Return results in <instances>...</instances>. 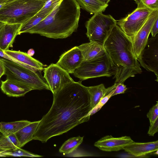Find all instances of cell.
Masks as SVG:
<instances>
[{
	"label": "cell",
	"instance_id": "6da1fadb",
	"mask_svg": "<svg viewBox=\"0 0 158 158\" xmlns=\"http://www.w3.org/2000/svg\"><path fill=\"white\" fill-rule=\"evenodd\" d=\"M81 81H73L53 94L52 105L41 120L33 139L46 143L52 137L67 132L88 121L91 110L89 96Z\"/></svg>",
	"mask_w": 158,
	"mask_h": 158
},
{
	"label": "cell",
	"instance_id": "7a4b0ae2",
	"mask_svg": "<svg viewBox=\"0 0 158 158\" xmlns=\"http://www.w3.org/2000/svg\"><path fill=\"white\" fill-rule=\"evenodd\" d=\"M103 45L115 72V83H124L129 78L142 73L132 40L118 25L114 27Z\"/></svg>",
	"mask_w": 158,
	"mask_h": 158
},
{
	"label": "cell",
	"instance_id": "3957f363",
	"mask_svg": "<svg viewBox=\"0 0 158 158\" xmlns=\"http://www.w3.org/2000/svg\"><path fill=\"white\" fill-rule=\"evenodd\" d=\"M80 13L76 0H62L44 19L27 33L54 39L67 38L77 31Z\"/></svg>",
	"mask_w": 158,
	"mask_h": 158
},
{
	"label": "cell",
	"instance_id": "277c9868",
	"mask_svg": "<svg viewBox=\"0 0 158 158\" xmlns=\"http://www.w3.org/2000/svg\"><path fill=\"white\" fill-rule=\"evenodd\" d=\"M46 2L39 0H10L0 7V21L22 25L39 11Z\"/></svg>",
	"mask_w": 158,
	"mask_h": 158
},
{
	"label": "cell",
	"instance_id": "5b68a950",
	"mask_svg": "<svg viewBox=\"0 0 158 158\" xmlns=\"http://www.w3.org/2000/svg\"><path fill=\"white\" fill-rule=\"evenodd\" d=\"M5 68L6 79H11L30 87L33 90H50L42 71L35 72L18 63L3 58H0Z\"/></svg>",
	"mask_w": 158,
	"mask_h": 158
},
{
	"label": "cell",
	"instance_id": "8992f818",
	"mask_svg": "<svg viewBox=\"0 0 158 158\" xmlns=\"http://www.w3.org/2000/svg\"><path fill=\"white\" fill-rule=\"evenodd\" d=\"M110 15L99 12L94 15L85 24L86 34L89 41L98 43L103 45L117 21Z\"/></svg>",
	"mask_w": 158,
	"mask_h": 158
},
{
	"label": "cell",
	"instance_id": "52a82bcc",
	"mask_svg": "<svg viewBox=\"0 0 158 158\" xmlns=\"http://www.w3.org/2000/svg\"><path fill=\"white\" fill-rule=\"evenodd\" d=\"M73 74L75 77L83 81L102 77H110L114 76L115 72L107 53L96 59L83 61Z\"/></svg>",
	"mask_w": 158,
	"mask_h": 158
},
{
	"label": "cell",
	"instance_id": "ba28073f",
	"mask_svg": "<svg viewBox=\"0 0 158 158\" xmlns=\"http://www.w3.org/2000/svg\"><path fill=\"white\" fill-rule=\"evenodd\" d=\"M152 10L148 8L137 7L126 17L117 21V25L132 41Z\"/></svg>",
	"mask_w": 158,
	"mask_h": 158
},
{
	"label": "cell",
	"instance_id": "9c48e42d",
	"mask_svg": "<svg viewBox=\"0 0 158 158\" xmlns=\"http://www.w3.org/2000/svg\"><path fill=\"white\" fill-rule=\"evenodd\" d=\"M140 65L153 72L158 80V35L148 39L146 46L137 59Z\"/></svg>",
	"mask_w": 158,
	"mask_h": 158
},
{
	"label": "cell",
	"instance_id": "30bf717a",
	"mask_svg": "<svg viewBox=\"0 0 158 158\" xmlns=\"http://www.w3.org/2000/svg\"><path fill=\"white\" fill-rule=\"evenodd\" d=\"M43 70V77L53 94L65 84L74 81L68 73L56 64H51Z\"/></svg>",
	"mask_w": 158,
	"mask_h": 158
},
{
	"label": "cell",
	"instance_id": "8fae6325",
	"mask_svg": "<svg viewBox=\"0 0 158 158\" xmlns=\"http://www.w3.org/2000/svg\"><path fill=\"white\" fill-rule=\"evenodd\" d=\"M158 18V10H153L132 40L134 51L137 59L146 46L152 27Z\"/></svg>",
	"mask_w": 158,
	"mask_h": 158
},
{
	"label": "cell",
	"instance_id": "7c38bea8",
	"mask_svg": "<svg viewBox=\"0 0 158 158\" xmlns=\"http://www.w3.org/2000/svg\"><path fill=\"white\" fill-rule=\"evenodd\" d=\"M83 61L80 50L75 46L63 53L56 64L69 74H73Z\"/></svg>",
	"mask_w": 158,
	"mask_h": 158
},
{
	"label": "cell",
	"instance_id": "4fadbf2b",
	"mask_svg": "<svg viewBox=\"0 0 158 158\" xmlns=\"http://www.w3.org/2000/svg\"><path fill=\"white\" fill-rule=\"evenodd\" d=\"M134 142L129 136L115 138L108 135L96 142L94 146L103 151H116L123 149L125 147Z\"/></svg>",
	"mask_w": 158,
	"mask_h": 158
},
{
	"label": "cell",
	"instance_id": "5bb4252c",
	"mask_svg": "<svg viewBox=\"0 0 158 158\" xmlns=\"http://www.w3.org/2000/svg\"><path fill=\"white\" fill-rule=\"evenodd\" d=\"M20 24H4L0 28V48L4 51L13 47L16 36L19 35Z\"/></svg>",
	"mask_w": 158,
	"mask_h": 158
},
{
	"label": "cell",
	"instance_id": "9a60e30c",
	"mask_svg": "<svg viewBox=\"0 0 158 158\" xmlns=\"http://www.w3.org/2000/svg\"><path fill=\"white\" fill-rule=\"evenodd\" d=\"M80 50L83 61H89L100 58L107 52L104 45L97 42L90 41L77 46Z\"/></svg>",
	"mask_w": 158,
	"mask_h": 158
},
{
	"label": "cell",
	"instance_id": "2e32d148",
	"mask_svg": "<svg viewBox=\"0 0 158 158\" xmlns=\"http://www.w3.org/2000/svg\"><path fill=\"white\" fill-rule=\"evenodd\" d=\"M4 51L7 54L22 63L26 68L33 71H42L46 66L26 52L9 50Z\"/></svg>",
	"mask_w": 158,
	"mask_h": 158
},
{
	"label": "cell",
	"instance_id": "e0dca14e",
	"mask_svg": "<svg viewBox=\"0 0 158 158\" xmlns=\"http://www.w3.org/2000/svg\"><path fill=\"white\" fill-rule=\"evenodd\" d=\"M2 91L9 97H18L24 96L32 89L18 81L10 79L1 81Z\"/></svg>",
	"mask_w": 158,
	"mask_h": 158
},
{
	"label": "cell",
	"instance_id": "ac0fdd59",
	"mask_svg": "<svg viewBox=\"0 0 158 158\" xmlns=\"http://www.w3.org/2000/svg\"><path fill=\"white\" fill-rule=\"evenodd\" d=\"M123 149L135 157L143 156L158 150V141L143 143L134 142Z\"/></svg>",
	"mask_w": 158,
	"mask_h": 158
},
{
	"label": "cell",
	"instance_id": "d6986e66",
	"mask_svg": "<svg viewBox=\"0 0 158 158\" xmlns=\"http://www.w3.org/2000/svg\"><path fill=\"white\" fill-rule=\"evenodd\" d=\"M40 122V120L31 122L15 134L19 143L20 148L33 140L34 135Z\"/></svg>",
	"mask_w": 158,
	"mask_h": 158
},
{
	"label": "cell",
	"instance_id": "ffe728a7",
	"mask_svg": "<svg viewBox=\"0 0 158 158\" xmlns=\"http://www.w3.org/2000/svg\"><path fill=\"white\" fill-rule=\"evenodd\" d=\"M89 94L91 110L93 109L104 96L110 92V88H106L103 84L86 87Z\"/></svg>",
	"mask_w": 158,
	"mask_h": 158
},
{
	"label": "cell",
	"instance_id": "44dd1931",
	"mask_svg": "<svg viewBox=\"0 0 158 158\" xmlns=\"http://www.w3.org/2000/svg\"><path fill=\"white\" fill-rule=\"evenodd\" d=\"M31 122L22 120L10 122H0V132L2 135L7 136L15 134Z\"/></svg>",
	"mask_w": 158,
	"mask_h": 158
},
{
	"label": "cell",
	"instance_id": "7402d4cb",
	"mask_svg": "<svg viewBox=\"0 0 158 158\" xmlns=\"http://www.w3.org/2000/svg\"><path fill=\"white\" fill-rule=\"evenodd\" d=\"M81 8L91 14L104 11L108 6L98 0H76Z\"/></svg>",
	"mask_w": 158,
	"mask_h": 158
},
{
	"label": "cell",
	"instance_id": "603a6c76",
	"mask_svg": "<svg viewBox=\"0 0 158 158\" xmlns=\"http://www.w3.org/2000/svg\"><path fill=\"white\" fill-rule=\"evenodd\" d=\"M83 137L79 136L71 138L62 144L59 150L60 153L68 155L76 150L83 141Z\"/></svg>",
	"mask_w": 158,
	"mask_h": 158
},
{
	"label": "cell",
	"instance_id": "cb8c5ba5",
	"mask_svg": "<svg viewBox=\"0 0 158 158\" xmlns=\"http://www.w3.org/2000/svg\"><path fill=\"white\" fill-rule=\"evenodd\" d=\"M18 148H20L19 143L15 134L7 136L2 135L0 138V148L10 150Z\"/></svg>",
	"mask_w": 158,
	"mask_h": 158
},
{
	"label": "cell",
	"instance_id": "d4e9b609",
	"mask_svg": "<svg viewBox=\"0 0 158 158\" xmlns=\"http://www.w3.org/2000/svg\"><path fill=\"white\" fill-rule=\"evenodd\" d=\"M49 14H36L25 23L20 25L19 30V35L27 33L28 30L44 19Z\"/></svg>",
	"mask_w": 158,
	"mask_h": 158
},
{
	"label": "cell",
	"instance_id": "484cf974",
	"mask_svg": "<svg viewBox=\"0 0 158 158\" xmlns=\"http://www.w3.org/2000/svg\"><path fill=\"white\" fill-rule=\"evenodd\" d=\"M6 156H27L42 157L43 156L33 153L18 148L15 149L7 150L5 152Z\"/></svg>",
	"mask_w": 158,
	"mask_h": 158
},
{
	"label": "cell",
	"instance_id": "4316f807",
	"mask_svg": "<svg viewBox=\"0 0 158 158\" xmlns=\"http://www.w3.org/2000/svg\"><path fill=\"white\" fill-rule=\"evenodd\" d=\"M62 0H49L46 2L42 8L36 14H49L53 10L56 6Z\"/></svg>",
	"mask_w": 158,
	"mask_h": 158
},
{
	"label": "cell",
	"instance_id": "83f0119b",
	"mask_svg": "<svg viewBox=\"0 0 158 158\" xmlns=\"http://www.w3.org/2000/svg\"><path fill=\"white\" fill-rule=\"evenodd\" d=\"M137 7H146L152 10H158V0H135Z\"/></svg>",
	"mask_w": 158,
	"mask_h": 158
},
{
	"label": "cell",
	"instance_id": "f1b7e54d",
	"mask_svg": "<svg viewBox=\"0 0 158 158\" xmlns=\"http://www.w3.org/2000/svg\"><path fill=\"white\" fill-rule=\"evenodd\" d=\"M149 120L150 125H151L158 118V103H157L150 109L147 114Z\"/></svg>",
	"mask_w": 158,
	"mask_h": 158
},
{
	"label": "cell",
	"instance_id": "f546056e",
	"mask_svg": "<svg viewBox=\"0 0 158 158\" xmlns=\"http://www.w3.org/2000/svg\"><path fill=\"white\" fill-rule=\"evenodd\" d=\"M116 85L114 89L112 96L125 93L127 88L123 83H116Z\"/></svg>",
	"mask_w": 158,
	"mask_h": 158
},
{
	"label": "cell",
	"instance_id": "4dcf8cb0",
	"mask_svg": "<svg viewBox=\"0 0 158 158\" xmlns=\"http://www.w3.org/2000/svg\"><path fill=\"white\" fill-rule=\"evenodd\" d=\"M68 155L71 156L73 157L90 156L93 155L92 154L87 152L80 150H77V149Z\"/></svg>",
	"mask_w": 158,
	"mask_h": 158
},
{
	"label": "cell",
	"instance_id": "1f68e13d",
	"mask_svg": "<svg viewBox=\"0 0 158 158\" xmlns=\"http://www.w3.org/2000/svg\"><path fill=\"white\" fill-rule=\"evenodd\" d=\"M158 131V118L151 125H150L149 129L148 132L149 136H153Z\"/></svg>",
	"mask_w": 158,
	"mask_h": 158
},
{
	"label": "cell",
	"instance_id": "d6a6232c",
	"mask_svg": "<svg viewBox=\"0 0 158 158\" xmlns=\"http://www.w3.org/2000/svg\"><path fill=\"white\" fill-rule=\"evenodd\" d=\"M0 56L2 58L10 60L16 62L18 64L25 67V66L21 63L19 61L17 60L14 59L11 56L6 53L4 51L0 48Z\"/></svg>",
	"mask_w": 158,
	"mask_h": 158
},
{
	"label": "cell",
	"instance_id": "836d02e7",
	"mask_svg": "<svg viewBox=\"0 0 158 158\" xmlns=\"http://www.w3.org/2000/svg\"><path fill=\"white\" fill-rule=\"evenodd\" d=\"M158 33V18L154 22L151 29L150 33L152 37H155Z\"/></svg>",
	"mask_w": 158,
	"mask_h": 158
},
{
	"label": "cell",
	"instance_id": "e575fe53",
	"mask_svg": "<svg viewBox=\"0 0 158 158\" xmlns=\"http://www.w3.org/2000/svg\"><path fill=\"white\" fill-rule=\"evenodd\" d=\"M114 89L109 94L105 96L102 98L99 102L98 103V104L102 107L103 105H104L107 102L110 98L112 97V95L114 91Z\"/></svg>",
	"mask_w": 158,
	"mask_h": 158
},
{
	"label": "cell",
	"instance_id": "d590c367",
	"mask_svg": "<svg viewBox=\"0 0 158 158\" xmlns=\"http://www.w3.org/2000/svg\"><path fill=\"white\" fill-rule=\"evenodd\" d=\"M101 106L98 104L93 109H92L89 112L88 115L90 117V116L94 114L99 111L102 107Z\"/></svg>",
	"mask_w": 158,
	"mask_h": 158
},
{
	"label": "cell",
	"instance_id": "8d00e7d4",
	"mask_svg": "<svg viewBox=\"0 0 158 158\" xmlns=\"http://www.w3.org/2000/svg\"><path fill=\"white\" fill-rule=\"evenodd\" d=\"M5 69L4 65L0 60V79L2 77L5 75Z\"/></svg>",
	"mask_w": 158,
	"mask_h": 158
},
{
	"label": "cell",
	"instance_id": "74e56055",
	"mask_svg": "<svg viewBox=\"0 0 158 158\" xmlns=\"http://www.w3.org/2000/svg\"><path fill=\"white\" fill-rule=\"evenodd\" d=\"M27 54L30 56H32L35 54V51L32 48H31L28 50Z\"/></svg>",
	"mask_w": 158,
	"mask_h": 158
},
{
	"label": "cell",
	"instance_id": "f35d334b",
	"mask_svg": "<svg viewBox=\"0 0 158 158\" xmlns=\"http://www.w3.org/2000/svg\"><path fill=\"white\" fill-rule=\"evenodd\" d=\"M7 150L2 149L0 148V157H6L5 152Z\"/></svg>",
	"mask_w": 158,
	"mask_h": 158
},
{
	"label": "cell",
	"instance_id": "ab89813d",
	"mask_svg": "<svg viewBox=\"0 0 158 158\" xmlns=\"http://www.w3.org/2000/svg\"><path fill=\"white\" fill-rule=\"evenodd\" d=\"M101 2L103 3L108 4V3L110 1V0H98Z\"/></svg>",
	"mask_w": 158,
	"mask_h": 158
},
{
	"label": "cell",
	"instance_id": "60d3db41",
	"mask_svg": "<svg viewBox=\"0 0 158 158\" xmlns=\"http://www.w3.org/2000/svg\"><path fill=\"white\" fill-rule=\"evenodd\" d=\"M10 0H0V5L6 3Z\"/></svg>",
	"mask_w": 158,
	"mask_h": 158
},
{
	"label": "cell",
	"instance_id": "b9f144b4",
	"mask_svg": "<svg viewBox=\"0 0 158 158\" xmlns=\"http://www.w3.org/2000/svg\"><path fill=\"white\" fill-rule=\"evenodd\" d=\"M4 24V23L0 21V28L1 26Z\"/></svg>",
	"mask_w": 158,
	"mask_h": 158
},
{
	"label": "cell",
	"instance_id": "7bdbcfd3",
	"mask_svg": "<svg viewBox=\"0 0 158 158\" xmlns=\"http://www.w3.org/2000/svg\"><path fill=\"white\" fill-rule=\"evenodd\" d=\"M39 0L44 1H45V2H47L49 0Z\"/></svg>",
	"mask_w": 158,
	"mask_h": 158
},
{
	"label": "cell",
	"instance_id": "ee69618b",
	"mask_svg": "<svg viewBox=\"0 0 158 158\" xmlns=\"http://www.w3.org/2000/svg\"><path fill=\"white\" fill-rule=\"evenodd\" d=\"M134 0V1H135V0Z\"/></svg>",
	"mask_w": 158,
	"mask_h": 158
}]
</instances>
